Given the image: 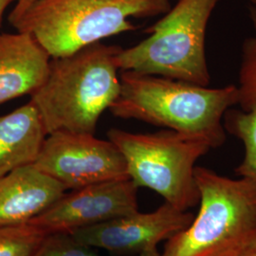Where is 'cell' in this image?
I'll return each mask as SVG.
<instances>
[{
	"mask_svg": "<svg viewBox=\"0 0 256 256\" xmlns=\"http://www.w3.org/2000/svg\"><path fill=\"white\" fill-rule=\"evenodd\" d=\"M108 138L124 156L129 178L138 188L155 191L180 210L200 203L194 169L212 149L206 140L170 129L144 134L112 128Z\"/></svg>",
	"mask_w": 256,
	"mask_h": 256,
	"instance_id": "obj_6",
	"label": "cell"
},
{
	"mask_svg": "<svg viewBox=\"0 0 256 256\" xmlns=\"http://www.w3.org/2000/svg\"><path fill=\"white\" fill-rule=\"evenodd\" d=\"M32 256H101L70 232L48 234Z\"/></svg>",
	"mask_w": 256,
	"mask_h": 256,
	"instance_id": "obj_15",
	"label": "cell"
},
{
	"mask_svg": "<svg viewBox=\"0 0 256 256\" xmlns=\"http://www.w3.org/2000/svg\"><path fill=\"white\" fill-rule=\"evenodd\" d=\"M34 106L28 102L0 117V178L32 164L46 137Z\"/></svg>",
	"mask_w": 256,
	"mask_h": 256,
	"instance_id": "obj_13",
	"label": "cell"
},
{
	"mask_svg": "<svg viewBox=\"0 0 256 256\" xmlns=\"http://www.w3.org/2000/svg\"><path fill=\"white\" fill-rule=\"evenodd\" d=\"M16 4L12 9L20 10L27 7L30 4L36 2V0H16Z\"/></svg>",
	"mask_w": 256,
	"mask_h": 256,
	"instance_id": "obj_17",
	"label": "cell"
},
{
	"mask_svg": "<svg viewBox=\"0 0 256 256\" xmlns=\"http://www.w3.org/2000/svg\"><path fill=\"white\" fill-rule=\"evenodd\" d=\"M250 248H256V236L254 239V241H252V245H250Z\"/></svg>",
	"mask_w": 256,
	"mask_h": 256,
	"instance_id": "obj_20",
	"label": "cell"
},
{
	"mask_svg": "<svg viewBox=\"0 0 256 256\" xmlns=\"http://www.w3.org/2000/svg\"><path fill=\"white\" fill-rule=\"evenodd\" d=\"M238 256H256V248H248L241 254H239Z\"/></svg>",
	"mask_w": 256,
	"mask_h": 256,
	"instance_id": "obj_19",
	"label": "cell"
},
{
	"mask_svg": "<svg viewBox=\"0 0 256 256\" xmlns=\"http://www.w3.org/2000/svg\"><path fill=\"white\" fill-rule=\"evenodd\" d=\"M220 0H178L162 18L144 30L148 36L117 55L120 70L158 75L209 86L205 38Z\"/></svg>",
	"mask_w": 256,
	"mask_h": 256,
	"instance_id": "obj_5",
	"label": "cell"
},
{
	"mask_svg": "<svg viewBox=\"0 0 256 256\" xmlns=\"http://www.w3.org/2000/svg\"><path fill=\"white\" fill-rule=\"evenodd\" d=\"M122 48L96 43L50 58L45 81L30 95L46 134H95L102 114L120 92L117 55Z\"/></svg>",
	"mask_w": 256,
	"mask_h": 256,
	"instance_id": "obj_2",
	"label": "cell"
},
{
	"mask_svg": "<svg viewBox=\"0 0 256 256\" xmlns=\"http://www.w3.org/2000/svg\"><path fill=\"white\" fill-rule=\"evenodd\" d=\"M200 210L166 240L162 256H238L256 236V180H232L196 166Z\"/></svg>",
	"mask_w": 256,
	"mask_h": 256,
	"instance_id": "obj_4",
	"label": "cell"
},
{
	"mask_svg": "<svg viewBox=\"0 0 256 256\" xmlns=\"http://www.w3.org/2000/svg\"><path fill=\"white\" fill-rule=\"evenodd\" d=\"M50 57L27 32L0 34V104L32 95L48 72Z\"/></svg>",
	"mask_w": 256,
	"mask_h": 256,
	"instance_id": "obj_11",
	"label": "cell"
},
{
	"mask_svg": "<svg viewBox=\"0 0 256 256\" xmlns=\"http://www.w3.org/2000/svg\"><path fill=\"white\" fill-rule=\"evenodd\" d=\"M120 92L110 112L184 135L218 148L226 142L223 118L238 102L236 84L202 86L158 75L122 70Z\"/></svg>",
	"mask_w": 256,
	"mask_h": 256,
	"instance_id": "obj_1",
	"label": "cell"
},
{
	"mask_svg": "<svg viewBox=\"0 0 256 256\" xmlns=\"http://www.w3.org/2000/svg\"><path fill=\"white\" fill-rule=\"evenodd\" d=\"M12 1H14V0H0V24L2 22L3 14H4L5 10L8 8L10 2H12Z\"/></svg>",
	"mask_w": 256,
	"mask_h": 256,
	"instance_id": "obj_16",
	"label": "cell"
},
{
	"mask_svg": "<svg viewBox=\"0 0 256 256\" xmlns=\"http://www.w3.org/2000/svg\"><path fill=\"white\" fill-rule=\"evenodd\" d=\"M170 9L169 0H36L12 10L9 22L34 37L50 58H59L134 30L131 18L156 16Z\"/></svg>",
	"mask_w": 256,
	"mask_h": 256,
	"instance_id": "obj_3",
	"label": "cell"
},
{
	"mask_svg": "<svg viewBox=\"0 0 256 256\" xmlns=\"http://www.w3.org/2000/svg\"><path fill=\"white\" fill-rule=\"evenodd\" d=\"M66 189L34 164L0 178V225L27 222L58 200Z\"/></svg>",
	"mask_w": 256,
	"mask_h": 256,
	"instance_id": "obj_12",
	"label": "cell"
},
{
	"mask_svg": "<svg viewBox=\"0 0 256 256\" xmlns=\"http://www.w3.org/2000/svg\"><path fill=\"white\" fill-rule=\"evenodd\" d=\"M250 16L254 34L241 48L238 70V102L226 111L223 126L239 138L245 147L242 162L236 169L239 176L256 180V6L250 5Z\"/></svg>",
	"mask_w": 256,
	"mask_h": 256,
	"instance_id": "obj_10",
	"label": "cell"
},
{
	"mask_svg": "<svg viewBox=\"0 0 256 256\" xmlns=\"http://www.w3.org/2000/svg\"><path fill=\"white\" fill-rule=\"evenodd\" d=\"M32 164L66 190L129 178L119 148L95 134L68 131L48 134Z\"/></svg>",
	"mask_w": 256,
	"mask_h": 256,
	"instance_id": "obj_7",
	"label": "cell"
},
{
	"mask_svg": "<svg viewBox=\"0 0 256 256\" xmlns=\"http://www.w3.org/2000/svg\"><path fill=\"white\" fill-rule=\"evenodd\" d=\"M133 256H162V254L158 252V248H153V250H146L144 252H140L138 254Z\"/></svg>",
	"mask_w": 256,
	"mask_h": 256,
	"instance_id": "obj_18",
	"label": "cell"
},
{
	"mask_svg": "<svg viewBox=\"0 0 256 256\" xmlns=\"http://www.w3.org/2000/svg\"><path fill=\"white\" fill-rule=\"evenodd\" d=\"M48 234L30 221L0 225V256H32Z\"/></svg>",
	"mask_w": 256,
	"mask_h": 256,
	"instance_id": "obj_14",
	"label": "cell"
},
{
	"mask_svg": "<svg viewBox=\"0 0 256 256\" xmlns=\"http://www.w3.org/2000/svg\"><path fill=\"white\" fill-rule=\"evenodd\" d=\"M250 2L252 3V5H254V6H256V0H250Z\"/></svg>",
	"mask_w": 256,
	"mask_h": 256,
	"instance_id": "obj_21",
	"label": "cell"
},
{
	"mask_svg": "<svg viewBox=\"0 0 256 256\" xmlns=\"http://www.w3.org/2000/svg\"><path fill=\"white\" fill-rule=\"evenodd\" d=\"M138 187L130 178L96 183L64 194L30 222L52 232H72L138 212Z\"/></svg>",
	"mask_w": 256,
	"mask_h": 256,
	"instance_id": "obj_8",
	"label": "cell"
},
{
	"mask_svg": "<svg viewBox=\"0 0 256 256\" xmlns=\"http://www.w3.org/2000/svg\"><path fill=\"white\" fill-rule=\"evenodd\" d=\"M194 214L164 202L147 214L138 210L70 232L78 241L117 256H133L156 248L162 242L186 229Z\"/></svg>",
	"mask_w": 256,
	"mask_h": 256,
	"instance_id": "obj_9",
	"label": "cell"
}]
</instances>
